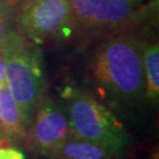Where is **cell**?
I'll return each mask as SVG.
<instances>
[{
    "mask_svg": "<svg viewBox=\"0 0 159 159\" xmlns=\"http://www.w3.org/2000/svg\"><path fill=\"white\" fill-rule=\"evenodd\" d=\"M56 159H114V157L99 145L71 134Z\"/></svg>",
    "mask_w": 159,
    "mask_h": 159,
    "instance_id": "cell-9",
    "label": "cell"
},
{
    "mask_svg": "<svg viewBox=\"0 0 159 159\" xmlns=\"http://www.w3.org/2000/svg\"><path fill=\"white\" fill-rule=\"evenodd\" d=\"M0 132L7 143L24 140L26 125L6 83L0 86Z\"/></svg>",
    "mask_w": 159,
    "mask_h": 159,
    "instance_id": "cell-7",
    "label": "cell"
},
{
    "mask_svg": "<svg viewBox=\"0 0 159 159\" xmlns=\"http://www.w3.org/2000/svg\"><path fill=\"white\" fill-rule=\"evenodd\" d=\"M145 40L134 31L102 40L89 61V80L104 99L136 107L146 102L143 51Z\"/></svg>",
    "mask_w": 159,
    "mask_h": 159,
    "instance_id": "cell-1",
    "label": "cell"
},
{
    "mask_svg": "<svg viewBox=\"0 0 159 159\" xmlns=\"http://www.w3.org/2000/svg\"><path fill=\"white\" fill-rule=\"evenodd\" d=\"M71 134L65 110L53 99L45 97L30 118L24 142L37 154L56 159Z\"/></svg>",
    "mask_w": 159,
    "mask_h": 159,
    "instance_id": "cell-6",
    "label": "cell"
},
{
    "mask_svg": "<svg viewBox=\"0 0 159 159\" xmlns=\"http://www.w3.org/2000/svg\"><path fill=\"white\" fill-rule=\"evenodd\" d=\"M16 24L34 45L67 40L77 33L68 0H27L17 12Z\"/></svg>",
    "mask_w": 159,
    "mask_h": 159,
    "instance_id": "cell-5",
    "label": "cell"
},
{
    "mask_svg": "<svg viewBox=\"0 0 159 159\" xmlns=\"http://www.w3.org/2000/svg\"><path fill=\"white\" fill-rule=\"evenodd\" d=\"M0 159H25V156L16 148L0 146Z\"/></svg>",
    "mask_w": 159,
    "mask_h": 159,
    "instance_id": "cell-11",
    "label": "cell"
},
{
    "mask_svg": "<svg viewBox=\"0 0 159 159\" xmlns=\"http://www.w3.org/2000/svg\"><path fill=\"white\" fill-rule=\"evenodd\" d=\"M14 1H16V0H14Z\"/></svg>",
    "mask_w": 159,
    "mask_h": 159,
    "instance_id": "cell-14",
    "label": "cell"
},
{
    "mask_svg": "<svg viewBox=\"0 0 159 159\" xmlns=\"http://www.w3.org/2000/svg\"><path fill=\"white\" fill-rule=\"evenodd\" d=\"M2 50L6 60V84L27 127L34 110L46 97L47 84L41 52L18 30L10 34Z\"/></svg>",
    "mask_w": 159,
    "mask_h": 159,
    "instance_id": "cell-3",
    "label": "cell"
},
{
    "mask_svg": "<svg viewBox=\"0 0 159 159\" xmlns=\"http://www.w3.org/2000/svg\"><path fill=\"white\" fill-rule=\"evenodd\" d=\"M6 139L5 138H4V136H2V134H1V132H0V146H1V145H2V144H6Z\"/></svg>",
    "mask_w": 159,
    "mask_h": 159,
    "instance_id": "cell-13",
    "label": "cell"
},
{
    "mask_svg": "<svg viewBox=\"0 0 159 159\" xmlns=\"http://www.w3.org/2000/svg\"><path fill=\"white\" fill-rule=\"evenodd\" d=\"M77 33L105 40L134 30L148 17L142 0H68Z\"/></svg>",
    "mask_w": 159,
    "mask_h": 159,
    "instance_id": "cell-4",
    "label": "cell"
},
{
    "mask_svg": "<svg viewBox=\"0 0 159 159\" xmlns=\"http://www.w3.org/2000/svg\"><path fill=\"white\" fill-rule=\"evenodd\" d=\"M64 98V110L73 136L99 145L114 158L127 151L132 143L129 132L96 94L67 89Z\"/></svg>",
    "mask_w": 159,
    "mask_h": 159,
    "instance_id": "cell-2",
    "label": "cell"
},
{
    "mask_svg": "<svg viewBox=\"0 0 159 159\" xmlns=\"http://www.w3.org/2000/svg\"><path fill=\"white\" fill-rule=\"evenodd\" d=\"M6 83V60L2 47H0V86Z\"/></svg>",
    "mask_w": 159,
    "mask_h": 159,
    "instance_id": "cell-12",
    "label": "cell"
},
{
    "mask_svg": "<svg viewBox=\"0 0 159 159\" xmlns=\"http://www.w3.org/2000/svg\"><path fill=\"white\" fill-rule=\"evenodd\" d=\"M146 102H157L159 97V46L157 41L145 43L143 51Z\"/></svg>",
    "mask_w": 159,
    "mask_h": 159,
    "instance_id": "cell-8",
    "label": "cell"
},
{
    "mask_svg": "<svg viewBox=\"0 0 159 159\" xmlns=\"http://www.w3.org/2000/svg\"><path fill=\"white\" fill-rule=\"evenodd\" d=\"M16 1L14 0H0V47H2L10 34L16 31Z\"/></svg>",
    "mask_w": 159,
    "mask_h": 159,
    "instance_id": "cell-10",
    "label": "cell"
}]
</instances>
